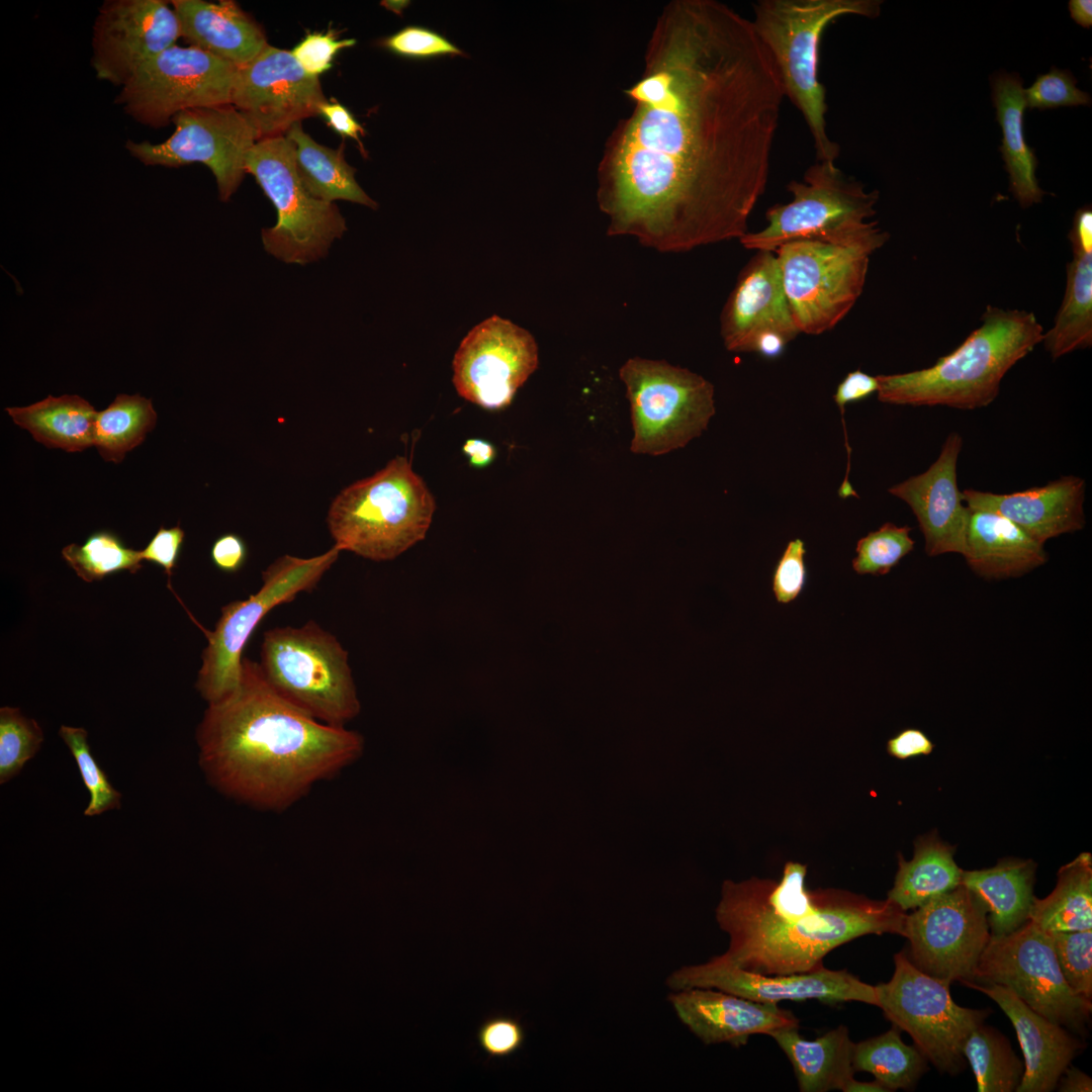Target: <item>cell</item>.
I'll use <instances>...</instances> for the list:
<instances>
[{
  "instance_id": "6da1fadb",
  "label": "cell",
  "mask_w": 1092,
  "mask_h": 1092,
  "mask_svg": "<svg viewBox=\"0 0 1092 1092\" xmlns=\"http://www.w3.org/2000/svg\"><path fill=\"white\" fill-rule=\"evenodd\" d=\"M624 93L633 109L597 168L607 235L660 253L740 240L768 182L785 97L751 20L717 0L666 3Z\"/></svg>"
},
{
  "instance_id": "7a4b0ae2",
  "label": "cell",
  "mask_w": 1092,
  "mask_h": 1092,
  "mask_svg": "<svg viewBox=\"0 0 1092 1092\" xmlns=\"http://www.w3.org/2000/svg\"><path fill=\"white\" fill-rule=\"evenodd\" d=\"M196 741L199 765L217 791L266 810L287 808L364 748L358 732L323 723L281 698L245 656L237 687L208 704Z\"/></svg>"
},
{
  "instance_id": "3957f363",
  "label": "cell",
  "mask_w": 1092,
  "mask_h": 1092,
  "mask_svg": "<svg viewBox=\"0 0 1092 1092\" xmlns=\"http://www.w3.org/2000/svg\"><path fill=\"white\" fill-rule=\"evenodd\" d=\"M807 867L789 861L780 882H724L716 908L729 946L719 961L769 976L823 967L834 948L868 934L904 933L906 912L893 902L839 890L809 891Z\"/></svg>"
},
{
  "instance_id": "277c9868",
  "label": "cell",
  "mask_w": 1092,
  "mask_h": 1092,
  "mask_svg": "<svg viewBox=\"0 0 1092 1092\" xmlns=\"http://www.w3.org/2000/svg\"><path fill=\"white\" fill-rule=\"evenodd\" d=\"M1033 312L988 305L981 326L932 366L878 375V399L913 406L972 411L992 403L1007 372L1041 343Z\"/></svg>"
},
{
  "instance_id": "5b68a950",
  "label": "cell",
  "mask_w": 1092,
  "mask_h": 1092,
  "mask_svg": "<svg viewBox=\"0 0 1092 1092\" xmlns=\"http://www.w3.org/2000/svg\"><path fill=\"white\" fill-rule=\"evenodd\" d=\"M880 0H759L753 28L767 50L785 96L798 108L813 140L817 161L835 163L839 146L828 134L826 90L819 80L824 30L846 15L876 18Z\"/></svg>"
},
{
  "instance_id": "8992f818",
  "label": "cell",
  "mask_w": 1092,
  "mask_h": 1092,
  "mask_svg": "<svg viewBox=\"0 0 1092 1092\" xmlns=\"http://www.w3.org/2000/svg\"><path fill=\"white\" fill-rule=\"evenodd\" d=\"M787 189L792 199L770 206L764 228L739 240L745 249L776 252L792 241L813 240L873 254L889 240L877 221L868 220L877 212L879 191L868 192L835 163L817 161Z\"/></svg>"
},
{
  "instance_id": "52a82bcc",
  "label": "cell",
  "mask_w": 1092,
  "mask_h": 1092,
  "mask_svg": "<svg viewBox=\"0 0 1092 1092\" xmlns=\"http://www.w3.org/2000/svg\"><path fill=\"white\" fill-rule=\"evenodd\" d=\"M436 502L403 456L345 487L332 502L327 524L342 551L391 560L425 539Z\"/></svg>"
},
{
  "instance_id": "ba28073f",
  "label": "cell",
  "mask_w": 1092,
  "mask_h": 1092,
  "mask_svg": "<svg viewBox=\"0 0 1092 1092\" xmlns=\"http://www.w3.org/2000/svg\"><path fill=\"white\" fill-rule=\"evenodd\" d=\"M258 664L276 694L323 723L345 727L360 712L348 652L314 621L267 630Z\"/></svg>"
},
{
  "instance_id": "9c48e42d",
  "label": "cell",
  "mask_w": 1092,
  "mask_h": 1092,
  "mask_svg": "<svg viewBox=\"0 0 1092 1092\" xmlns=\"http://www.w3.org/2000/svg\"><path fill=\"white\" fill-rule=\"evenodd\" d=\"M630 404L635 454L660 456L702 435L715 415L714 386L665 360L628 359L619 369Z\"/></svg>"
},
{
  "instance_id": "30bf717a",
  "label": "cell",
  "mask_w": 1092,
  "mask_h": 1092,
  "mask_svg": "<svg viewBox=\"0 0 1092 1092\" xmlns=\"http://www.w3.org/2000/svg\"><path fill=\"white\" fill-rule=\"evenodd\" d=\"M245 169L277 210L276 224L262 231L264 248L272 256L305 265L325 257L346 232L334 202L314 197L303 185L284 135L258 141L247 154Z\"/></svg>"
},
{
  "instance_id": "8fae6325",
  "label": "cell",
  "mask_w": 1092,
  "mask_h": 1092,
  "mask_svg": "<svg viewBox=\"0 0 1092 1092\" xmlns=\"http://www.w3.org/2000/svg\"><path fill=\"white\" fill-rule=\"evenodd\" d=\"M341 551L334 544L325 553L309 558L278 557L262 572V585L257 593L223 606L213 631L202 629L207 645L202 651L195 688L208 704L222 699L237 687L243 651L268 612L293 601L300 593L312 590Z\"/></svg>"
},
{
  "instance_id": "7c38bea8",
  "label": "cell",
  "mask_w": 1092,
  "mask_h": 1092,
  "mask_svg": "<svg viewBox=\"0 0 1092 1092\" xmlns=\"http://www.w3.org/2000/svg\"><path fill=\"white\" fill-rule=\"evenodd\" d=\"M894 965L890 981L875 986L878 1007L939 1073L960 1074L966 1068L965 1042L991 1010L958 1005L950 985L918 970L905 950L894 956Z\"/></svg>"
},
{
  "instance_id": "4fadbf2b",
  "label": "cell",
  "mask_w": 1092,
  "mask_h": 1092,
  "mask_svg": "<svg viewBox=\"0 0 1092 1092\" xmlns=\"http://www.w3.org/2000/svg\"><path fill=\"white\" fill-rule=\"evenodd\" d=\"M975 982L1007 987L1050 1021L1079 1036L1087 1033L1092 1001L1071 989L1050 933L1029 920L1007 935L990 937L976 968Z\"/></svg>"
},
{
  "instance_id": "5bb4252c",
  "label": "cell",
  "mask_w": 1092,
  "mask_h": 1092,
  "mask_svg": "<svg viewBox=\"0 0 1092 1092\" xmlns=\"http://www.w3.org/2000/svg\"><path fill=\"white\" fill-rule=\"evenodd\" d=\"M785 294L800 333L832 330L862 293L872 254L813 240L776 250Z\"/></svg>"
},
{
  "instance_id": "9a60e30c",
  "label": "cell",
  "mask_w": 1092,
  "mask_h": 1092,
  "mask_svg": "<svg viewBox=\"0 0 1092 1092\" xmlns=\"http://www.w3.org/2000/svg\"><path fill=\"white\" fill-rule=\"evenodd\" d=\"M237 66L176 44L146 63L115 98L136 122L161 128L188 109L232 104Z\"/></svg>"
},
{
  "instance_id": "2e32d148",
  "label": "cell",
  "mask_w": 1092,
  "mask_h": 1092,
  "mask_svg": "<svg viewBox=\"0 0 1092 1092\" xmlns=\"http://www.w3.org/2000/svg\"><path fill=\"white\" fill-rule=\"evenodd\" d=\"M172 122L175 130L166 141L128 140L127 152L146 166L202 163L215 178L220 200H229L246 174L247 154L258 142L250 121L233 104H225L184 110Z\"/></svg>"
},
{
  "instance_id": "e0dca14e",
  "label": "cell",
  "mask_w": 1092,
  "mask_h": 1092,
  "mask_svg": "<svg viewBox=\"0 0 1092 1092\" xmlns=\"http://www.w3.org/2000/svg\"><path fill=\"white\" fill-rule=\"evenodd\" d=\"M906 951L921 972L947 984L975 982L991 934L986 912L963 885L906 914Z\"/></svg>"
},
{
  "instance_id": "ac0fdd59",
  "label": "cell",
  "mask_w": 1092,
  "mask_h": 1092,
  "mask_svg": "<svg viewBox=\"0 0 1092 1092\" xmlns=\"http://www.w3.org/2000/svg\"><path fill=\"white\" fill-rule=\"evenodd\" d=\"M538 364V346L531 333L492 315L460 343L452 362V381L464 399L486 410H502Z\"/></svg>"
},
{
  "instance_id": "d6986e66",
  "label": "cell",
  "mask_w": 1092,
  "mask_h": 1092,
  "mask_svg": "<svg viewBox=\"0 0 1092 1092\" xmlns=\"http://www.w3.org/2000/svg\"><path fill=\"white\" fill-rule=\"evenodd\" d=\"M327 101L318 77L306 73L291 52L267 44L237 67L231 103L250 121L258 141L284 135L294 123L317 115Z\"/></svg>"
},
{
  "instance_id": "ffe728a7",
  "label": "cell",
  "mask_w": 1092,
  "mask_h": 1092,
  "mask_svg": "<svg viewBox=\"0 0 1092 1092\" xmlns=\"http://www.w3.org/2000/svg\"><path fill=\"white\" fill-rule=\"evenodd\" d=\"M165 0H106L92 27L96 77L122 87L149 61L181 37L178 16Z\"/></svg>"
},
{
  "instance_id": "44dd1931",
  "label": "cell",
  "mask_w": 1092,
  "mask_h": 1092,
  "mask_svg": "<svg viewBox=\"0 0 1092 1092\" xmlns=\"http://www.w3.org/2000/svg\"><path fill=\"white\" fill-rule=\"evenodd\" d=\"M665 984L671 991L713 988L763 1003L818 1000L824 1003L857 1001L879 1005L875 986L860 981L846 970L833 971L824 966L807 973L769 976L734 967L713 957L704 964L673 971Z\"/></svg>"
},
{
  "instance_id": "7402d4cb",
  "label": "cell",
  "mask_w": 1092,
  "mask_h": 1092,
  "mask_svg": "<svg viewBox=\"0 0 1092 1092\" xmlns=\"http://www.w3.org/2000/svg\"><path fill=\"white\" fill-rule=\"evenodd\" d=\"M963 438L951 432L936 460L922 473L891 486L888 491L913 512L929 557L947 553L964 555L970 508L963 504L957 481Z\"/></svg>"
},
{
  "instance_id": "603a6c76",
  "label": "cell",
  "mask_w": 1092,
  "mask_h": 1092,
  "mask_svg": "<svg viewBox=\"0 0 1092 1092\" xmlns=\"http://www.w3.org/2000/svg\"><path fill=\"white\" fill-rule=\"evenodd\" d=\"M767 334L790 341L799 332L785 294L775 252L756 251L740 271L720 316V335L730 352L753 353Z\"/></svg>"
},
{
  "instance_id": "cb8c5ba5",
  "label": "cell",
  "mask_w": 1092,
  "mask_h": 1092,
  "mask_svg": "<svg viewBox=\"0 0 1092 1092\" xmlns=\"http://www.w3.org/2000/svg\"><path fill=\"white\" fill-rule=\"evenodd\" d=\"M667 1000L676 1016L705 1044L745 1045L753 1034L799 1027V1020L777 1003L752 1001L713 988L672 991Z\"/></svg>"
},
{
  "instance_id": "d4e9b609",
  "label": "cell",
  "mask_w": 1092,
  "mask_h": 1092,
  "mask_svg": "<svg viewBox=\"0 0 1092 1092\" xmlns=\"http://www.w3.org/2000/svg\"><path fill=\"white\" fill-rule=\"evenodd\" d=\"M1085 493L1086 481L1077 475H1064L1043 485L1011 493L972 488L962 491L971 510L1002 516L1043 545L1050 539L1085 527Z\"/></svg>"
},
{
  "instance_id": "484cf974",
  "label": "cell",
  "mask_w": 1092,
  "mask_h": 1092,
  "mask_svg": "<svg viewBox=\"0 0 1092 1092\" xmlns=\"http://www.w3.org/2000/svg\"><path fill=\"white\" fill-rule=\"evenodd\" d=\"M995 1001L1010 1019L1024 1057V1073L1016 1092H1051L1085 1048L1079 1035L1033 1011L1010 989L998 984H964Z\"/></svg>"
},
{
  "instance_id": "4316f807",
  "label": "cell",
  "mask_w": 1092,
  "mask_h": 1092,
  "mask_svg": "<svg viewBox=\"0 0 1092 1092\" xmlns=\"http://www.w3.org/2000/svg\"><path fill=\"white\" fill-rule=\"evenodd\" d=\"M171 5L181 37L237 67L252 61L268 44L262 27L232 0H173Z\"/></svg>"
},
{
  "instance_id": "83f0119b",
  "label": "cell",
  "mask_w": 1092,
  "mask_h": 1092,
  "mask_svg": "<svg viewBox=\"0 0 1092 1092\" xmlns=\"http://www.w3.org/2000/svg\"><path fill=\"white\" fill-rule=\"evenodd\" d=\"M963 556L972 571L986 579L1022 576L1049 559L1043 544L1011 521L971 509Z\"/></svg>"
},
{
  "instance_id": "f1b7e54d",
  "label": "cell",
  "mask_w": 1092,
  "mask_h": 1092,
  "mask_svg": "<svg viewBox=\"0 0 1092 1092\" xmlns=\"http://www.w3.org/2000/svg\"><path fill=\"white\" fill-rule=\"evenodd\" d=\"M991 97L1003 139L999 152L1005 162L1009 189L1022 208L1041 201L1046 194L1035 176L1038 161L1024 138L1023 80L1018 73L998 71L990 78Z\"/></svg>"
},
{
  "instance_id": "f546056e",
  "label": "cell",
  "mask_w": 1092,
  "mask_h": 1092,
  "mask_svg": "<svg viewBox=\"0 0 1092 1092\" xmlns=\"http://www.w3.org/2000/svg\"><path fill=\"white\" fill-rule=\"evenodd\" d=\"M799 1027L775 1030L771 1036L789 1059L801 1092L845 1090L854 1079L853 1044L841 1024L815 1039L801 1036Z\"/></svg>"
},
{
  "instance_id": "4dcf8cb0",
  "label": "cell",
  "mask_w": 1092,
  "mask_h": 1092,
  "mask_svg": "<svg viewBox=\"0 0 1092 1092\" xmlns=\"http://www.w3.org/2000/svg\"><path fill=\"white\" fill-rule=\"evenodd\" d=\"M1034 875L1035 864L1023 859H1003L990 869L963 870L961 885L985 910L991 936L1007 935L1028 920Z\"/></svg>"
},
{
  "instance_id": "1f68e13d",
  "label": "cell",
  "mask_w": 1092,
  "mask_h": 1092,
  "mask_svg": "<svg viewBox=\"0 0 1092 1092\" xmlns=\"http://www.w3.org/2000/svg\"><path fill=\"white\" fill-rule=\"evenodd\" d=\"M5 411L17 426L49 448L81 452L94 446L98 412L79 395H49L30 405Z\"/></svg>"
},
{
  "instance_id": "d6a6232c",
  "label": "cell",
  "mask_w": 1092,
  "mask_h": 1092,
  "mask_svg": "<svg viewBox=\"0 0 1092 1092\" xmlns=\"http://www.w3.org/2000/svg\"><path fill=\"white\" fill-rule=\"evenodd\" d=\"M898 863L887 899L905 912L961 885L963 870L953 859V848L934 835L920 838L913 858L905 860L899 855Z\"/></svg>"
},
{
  "instance_id": "836d02e7",
  "label": "cell",
  "mask_w": 1092,
  "mask_h": 1092,
  "mask_svg": "<svg viewBox=\"0 0 1092 1092\" xmlns=\"http://www.w3.org/2000/svg\"><path fill=\"white\" fill-rule=\"evenodd\" d=\"M284 136L292 147L298 175L311 195L328 202L347 200L377 207L357 183L356 170L346 162L343 145L330 149L317 144L304 132L301 122L294 123Z\"/></svg>"
},
{
  "instance_id": "e575fe53",
  "label": "cell",
  "mask_w": 1092,
  "mask_h": 1092,
  "mask_svg": "<svg viewBox=\"0 0 1092 1092\" xmlns=\"http://www.w3.org/2000/svg\"><path fill=\"white\" fill-rule=\"evenodd\" d=\"M1029 921L1046 932L1092 929V858L1079 854L1062 867L1054 891L1034 897Z\"/></svg>"
},
{
  "instance_id": "d590c367",
  "label": "cell",
  "mask_w": 1092,
  "mask_h": 1092,
  "mask_svg": "<svg viewBox=\"0 0 1092 1092\" xmlns=\"http://www.w3.org/2000/svg\"><path fill=\"white\" fill-rule=\"evenodd\" d=\"M1041 343L1053 360L1092 345V254H1073L1067 284L1053 327Z\"/></svg>"
},
{
  "instance_id": "8d00e7d4",
  "label": "cell",
  "mask_w": 1092,
  "mask_h": 1092,
  "mask_svg": "<svg viewBox=\"0 0 1092 1092\" xmlns=\"http://www.w3.org/2000/svg\"><path fill=\"white\" fill-rule=\"evenodd\" d=\"M854 1072H867L889 1092L913 1089L928 1071V1060L917 1046L906 1044L900 1029L888 1031L853 1044Z\"/></svg>"
},
{
  "instance_id": "74e56055",
  "label": "cell",
  "mask_w": 1092,
  "mask_h": 1092,
  "mask_svg": "<svg viewBox=\"0 0 1092 1092\" xmlns=\"http://www.w3.org/2000/svg\"><path fill=\"white\" fill-rule=\"evenodd\" d=\"M152 400L140 394H118L98 412L94 446L105 461L119 463L125 454L142 444L157 423Z\"/></svg>"
},
{
  "instance_id": "f35d334b",
  "label": "cell",
  "mask_w": 1092,
  "mask_h": 1092,
  "mask_svg": "<svg viewBox=\"0 0 1092 1092\" xmlns=\"http://www.w3.org/2000/svg\"><path fill=\"white\" fill-rule=\"evenodd\" d=\"M964 1056L973 1070L978 1092H1016L1024 1063L999 1030L984 1023L977 1026L965 1042Z\"/></svg>"
},
{
  "instance_id": "ab89813d",
  "label": "cell",
  "mask_w": 1092,
  "mask_h": 1092,
  "mask_svg": "<svg viewBox=\"0 0 1092 1092\" xmlns=\"http://www.w3.org/2000/svg\"><path fill=\"white\" fill-rule=\"evenodd\" d=\"M62 556L86 582L101 580L122 570L135 573L143 567L141 551L126 547L108 530L90 534L82 545L71 543L65 546Z\"/></svg>"
},
{
  "instance_id": "60d3db41",
  "label": "cell",
  "mask_w": 1092,
  "mask_h": 1092,
  "mask_svg": "<svg viewBox=\"0 0 1092 1092\" xmlns=\"http://www.w3.org/2000/svg\"><path fill=\"white\" fill-rule=\"evenodd\" d=\"M43 731L39 724L20 709H0V784L15 778L39 750Z\"/></svg>"
},
{
  "instance_id": "b9f144b4",
  "label": "cell",
  "mask_w": 1092,
  "mask_h": 1092,
  "mask_svg": "<svg viewBox=\"0 0 1092 1092\" xmlns=\"http://www.w3.org/2000/svg\"><path fill=\"white\" fill-rule=\"evenodd\" d=\"M59 734L71 751L83 784L89 792L90 798L84 815L93 817L119 809L121 793L110 784L91 753L87 731L82 727L62 725Z\"/></svg>"
},
{
  "instance_id": "7bdbcfd3",
  "label": "cell",
  "mask_w": 1092,
  "mask_h": 1092,
  "mask_svg": "<svg viewBox=\"0 0 1092 1092\" xmlns=\"http://www.w3.org/2000/svg\"><path fill=\"white\" fill-rule=\"evenodd\" d=\"M912 528L885 523L857 541L852 569L859 575L889 573L914 548Z\"/></svg>"
},
{
  "instance_id": "ee69618b",
  "label": "cell",
  "mask_w": 1092,
  "mask_h": 1092,
  "mask_svg": "<svg viewBox=\"0 0 1092 1092\" xmlns=\"http://www.w3.org/2000/svg\"><path fill=\"white\" fill-rule=\"evenodd\" d=\"M1049 933L1066 982L1076 994L1092 1001V929Z\"/></svg>"
},
{
  "instance_id": "f6af8a7d",
  "label": "cell",
  "mask_w": 1092,
  "mask_h": 1092,
  "mask_svg": "<svg viewBox=\"0 0 1092 1092\" xmlns=\"http://www.w3.org/2000/svg\"><path fill=\"white\" fill-rule=\"evenodd\" d=\"M1026 108L1052 109L1061 106L1091 105L1089 93L1077 87V79L1068 69L1053 67L1050 72L1038 75L1032 85L1024 89Z\"/></svg>"
},
{
  "instance_id": "bcb514c9",
  "label": "cell",
  "mask_w": 1092,
  "mask_h": 1092,
  "mask_svg": "<svg viewBox=\"0 0 1092 1092\" xmlns=\"http://www.w3.org/2000/svg\"><path fill=\"white\" fill-rule=\"evenodd\" d=\"M392 53L415 59L459 56L462 51L444 35L424 26L408 25L382 41Z\"/></svg>"
},
{
  "instance_id": "7dc6e473",
  "label": "cell",
  "mask_w": 1092,
  "mask_h": 1092,
  "mask_svg": "<svg viewBox=\"0 0 1092 1092\" xmlns=\"http://www.w3.org/2000/svg\"><path fill=\"white\" fill-rule=\"evenodd\" d=\"M806 548L803 540H791L772 574V593L778 603L790 604L803 592L807 580Z\"/></svg>"
},
{
  "instance_id": "c3c4849f",
  "label": "cell",
  "mask_w": 1092,
  "mask_h": 1092,
  "mask_svg": "<svg viewBox=\"0 0 1092 1092\" xmlns=\"http://www.w3.org/2000/svg\"><path fill=\"white\" fill-rule=\"evenodd\" d=\"M525 1040V1030L521 1022L509 1015L488 1017L479 1026L477 1041L484 1054L490 1059H505L516 1054Z\"/></svg>"
},
{
  "instance_id": "681fc988",
  "label": "cell",
  "mask_w": 1092,
  "mask_h": 1092,
  "mask_svg": "<svg viewBox=\"0 0 1092 1092\" xmlns=\"http://www.w3.org/2000/svg\"><path fill=\"white\" fill-rule=\"evenodd\" d=\"M355 43L354 38L337 39L334 31L330 30L327 33L307 34L291 53L306 73L317 77L331 69L332 61L340 50Z\"/></svg>"
},
{
  "instance_id": "f907efd6",
  "label": "cell",
  "mask_w": 1092,
  "mask_h": 1092,
  "mask_svg": "<svg viewBox=\"0 0 1092 1092\" xmlns=\"http://www.w3.org/2000/svg\"><path fill=\"white\" fill-rule=\"evenodd\" d=\"M184 537L185 532L180 526L172 528L161 526L148 545L141 551L143 560L156 563L164 568L168 575L169 587L170 577L176 567Z\"/></svg>"
},
{
  "instance_id": "816d5d0a",
  "label": "cell",
  "mask_w": 1092,
  "mask_h": 1092,
  "mask_svg": "<svg viewBox=\"0 0 1092 1092\" xmlns=\"http://www.w3.org/2000/svg\"><path fill=\"white\" fill-rule=\"evenodd\" d=\"M248 549L243 538L235 533L220 535L212 544L210 558L221 571L235 573L245 564Z\"/></svg>"
},
{
  "instance_id": "f5cc1de1",
  "label": "cell",
  "mask_w": 1092,
  "mask_h": 1092,
  "mask_svg": "<svg viewBox=\"0 0 1092 1092\" xmlns=\"http://www.w3.org/2000/svg\"><path fill=\"white\" fill-rule=\"evenodd\" d=\"M878 388L877 376H872L857 369L849 372L837 385L833 398L843 414L846 404L860 401L873 393H877Z\"/></svg>"
},
{
  "instance_id": "db71d44e",
  "label": "cell",
  "mask_w": 1092,
  "mask_h": 1092,
  "mask_svg": "<svg viewBox=\"0 0 1092 1092\" xmlns=\"http://www.w3.org/2000/svg\"><path fill=\"white\" fill-rule=\"evenodd\" d=\"M933 743L927 735L919 729L907 728L892 737L887 743L890 755L907 759L919 755H927L933 750Z\"/></svg>"
},
{
  "instance_id": "11a10c76",
  "label": "cell",
  "mask_w": 1092,
  "mask_h": 1092,
  "mask_svg": "<svg viewBox=\"0 0 1092 1092\" xmlns=\"http://www.w3.org/2000/svg\"><path fill=\"white\" fill-rule=\"evenodd\" d=\"M318 114L326 119L329 126L343 136L356 140L363 149L360 135L364 134L365 130L345 106L327 101L321 106Z\"/></svg>"
},
{
  "instance_id": "9f6ffc18",
  "label": "cell",
  "mask_w": 1092,
  "mask_h": 1092,
  "mask_svg": "<svg viewBox=\"0 0 1092 1092\" xmlns=\"http://www.w3.org/2000/svg\"><path fill=\"white\" fill-rule=\"evenodd\" d=\"M1073 254H1092V209L1090 205L1079 208L1069 233Z\"/></svg>"
},
{
  "instance_id": "6f0895ef",
  "label": "cell",
  "mask_w": 1092,
  "mask_h": 1092,
  "mask_svg": "<svg viewBox=\"0 0 1092 1092\" xmlns=\"http://www.w3.org/2000/svg\"><path fill=\"white\" fill-rule=\"evenodd\" d=\"M462 452L467 457L469 465L474 468H485L496 457L495 447L485 440L468 439L462 446Z\"/></svg>"
},
{
  "instance_id": "680465c9",
  "label": "cell",
  "mask_w": 1092,
  "mask_h": 1092,
  "mask_svg": "<svg viewBox=\"0 0 1092 1092\" xmlns=\"http://www.w3.org/2000/svg\"><path fill=\"white\" fill-rule=\"evenodd\" d=\"M1056 1088L1061 1092H1091L1092 1079L1070 1064L1060 1076Z\"/></svg>"
},
{
  "instance_id": "91938a15",
  "label": "cell",
  "mask_w": 1092,
  "mask_h": 1092,
  "mask_svg": "<svg viewBox=\"0 0 1092 1092\" xmlns=\"http://www.w3.org/2000/svg\"><path fill=\"white\" fill-rule=\"evenodd\" d=\"M1069 11L1071 18L1084 28L1092 26V1L1070 0Z\"/></svg>"
},
{
  "instance_id": "94428289",
  "label": "cell",
  "mask_w": 1092,
  "mask_h": 1092,
  "mask_svg": "<svg viewBox=\"0 0 1092 1092\" xmlns=\"http://www.w3.org/2000/svg\"><path fill=\"white\" fill-rule=\"evenodd\" d=\"M844 1092H889V1090L878 1080L873 1082H861L852 1079L846 1086Z\"/></svg>"
},
{
  "instance_id": "6125c7cd",
  "label": "cell",
  "mask_w": 1092,
  "mask_h": 1092,
  "mask_svg": "<svg viewBox=\"0 0 1092 1092\" xmlns=\"http://www.w3.org/2000/svg\"><path fill=\"white\" fill-rule=\"evenodd\" d=\"M407 4H408V1H382L381 2L382 6L386 7L387 9H389V10L395 12V13H400L402 11V9L405 6H407Z\"/></svg>"
}]
</instances>
